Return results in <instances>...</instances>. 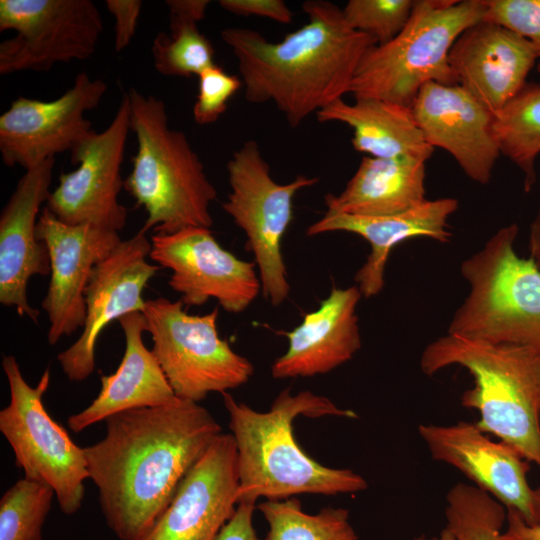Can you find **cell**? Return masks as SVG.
Returning <instances> with one entry per match:
<instances>
[{
  "label": "cell",
  "mask_w": 540,
  "mask_h": 540,
  "mask_svg": "<svg viewBox=\"0 0 540 540\" xmlns=\"http://www.w3.org/2000/svg\"><path fill=\"white\" fill-rule=\"evenodd\" d=\"M104 422V437L84 447L89 479L115 536L140 540L222 427L205 407L178 397Z\"/></svg>",
  "instance_id": "6da1fadb"
},
{
  "label": "cell",
  "mask_w": 540,
  "mask_h": 540,
  "mask_svg": "<svg viewBox=\"0 0 540 540\" xmlns=\"http://www.w3.org/2000/svg\"><path fill=\"white\" fill-rule=\"evenodd\" d=\"M2 368L10 399L0 411V432L14 453L15 464L25 477L52 487L64 514H75L82 505L89 475L84 448L72 441L44 406L49 369L33 387L24 379L13 355H3Z\"/></svg>",
  "instance_id": "9c48e42d"
},
{
  "label": "cell",
  "mask_w": 540,
  "mask_h": 540,
  "mask_svg": "<svg viewBox=\"0 0 540 540\" xmlns=\"http://www.w3.org/2000/svg\"><path fill=\"white\" fill-rule=\"evenodd\" d=\"M150 260L171 270L168 285L186 307L210 298L227 312L241 313L261 291L255 262L239 259L224 249L210 228L188 227L151 239Z\"/></svg>",
  "instance_id": "4fadbf2b"
},
{
  "label": "cell",
  "mask_w": 540,
  "mask_h": 540,
  "mask_svg": "<svg viewBox=\"0 0 540 540\" xmlns=\"http://www.w3.org/2000/svg\"><path fill=\"white\" fill-rule=\"evenodd\" d=\"M485 10L484 0H415L404 29L365 53L348 93L412 107L425 84H458L449 52L463 31L483 20Z\"/></svg>",
  "instance_id": "8992f818"
},
{
  "label": "cell",
  "mask_w": 540,
  "mask_h": 540,
  "mask_svg": "<svg viewBox=\"0 0 540 540\" xmlns=\"http://www.w3.org/2000/svg\"><path fill=\"white\" fill-rule=\"evenodd\" d=\"M36 233L49 253L50 281L41 306L49 321L48 343L55 345L83 328L91 273L122 239L119 232L90 224H66L46 207L39 215Z\"/></svg>",
  "instance_id": "e0dca14e"
},
{
  "label": "cell",
  "mask_w": 540,
  "mask_h": 540,
  "mask_svg": "<svg viewBox=\"0 0 540 540\" xmlns=\"http://www.w3.org/2000/svg\"><path fill=\"white\" fill-rule=\"evenodd\" d=\"M198 79L193 119L198 125H211L227 110L229 100L243 83L240 77L225 72L216 64L202 71Z\"/></svg>",
  "instance_id": "d6a6232c"
},
{
  "label": "cell",
  "mask_w": 540,
  "mask_h": 540,
  "mask_svg": "<svg viewBox=\"0 0 540 540\" xmlns=\"http://www.w3.org/2000/svg\"><path fill=\"white\" fill-rule=\"evenodd\" d=\"M130 130V106L125 92L108 127L101 132L92 130L71 151V162L77 168L61 174L45 206L58 220L116 232L124 228L127 209L118 197L124 188L121 165Z\"/></svg>",
  "instance_id": "7c38bea8"
},
{
  "label": "cell",
  "mask_w": 540,
  "mask_h": 540,
  "mask_svg": "<svg viewBox=\"0 0 540 540\" xmlns=\"http://www.w3.org/2000/svg\"><path fill=\"white\" fill-rule=\"evenodd\" d=\"M316 118L351 127L353 148L366 156L427 161L435 150L421 132L412 107L377 99H355L350 104L341 98L318 111Z\"/></svg>",
  "instance_id": "484cf974"
},
{
  "label": "cell",
  "mask_w": 540,
  "mask_h": 540,
  "mask_svg": "<svg viewBox=\"0 0 540 540\" xmlns=\"http://www.w3.org/2000/svg\"><path fill=\"white\" fill-rule=\"evenodd\" d=\"M105 6L114 17V48L117 52L131 42L141 13L140 0H106Z\"/></svg>",
  "instance_id": "e575fe53"
},
{
  "label": "cell",
  "mask_w": 540,
  "mask_h": 540,
  "mask_svg": "<svg viewBox=\"0 0 540 540\" xmlns=\"http://www.w3.org/2000/svg\"><path fill=\"white\" fill-rule=\"evenodd\" d=\"M302 9L308 22L279 42L244 27L221 31L237 59L245 99L272 102L292 128L348 93L361 59L377 45L330 1L307 0Z\"/></svg>",
  "instance_id": "7a4b0ae2"
},
{
  "label": "cell",
  "mask_w": 540,
  "mask_h": 540,
  "mask_svg": "<svg viewBox=\"0 0 540 540\" xmlns=\"http://www.w3.org/2000/svg\"><path fill=\"white\" fill-rule=\"evenodd\" d=\"M431 457L451 465L528 525L540 523V487L527 478L530 462L503 441H492L475 423L420 424Z\"/></svg>",
  "instance_id": "2e32d148"
},
{
  "label": "cell",
  "mask_w": 540,
  "mask_h": 540,
  "mask_svg": "<svg viewBox=\"0 0 540 540\" xmlns=\"http://www.w3.org/2000/svg\"><path fill=\"white\" fill-rule=\"evenodd\" d=\"M445 518L455 540H504L506 508L475 485L457 483L448 491Z\"/></svg>",
  "instance_id": "f1b7e54d"
},
{
  "label": "cell",
  "mask_w": 540,
  "mask_h": 540,
  "mask_svg": "<svg viewBox=\"0 0 540 540\" xmlns=\"http://www.w3.org/2000/svg\"><path fill=\"white\" fill-rule=\"evenodd\" d=\"M152 352L176 397L199 403L211 392L224 393L249 381L253 364L219 336L215 307L191 315L181 300H146L142 311Z\"/></svg>",
  "instance_id": "ba28073f"
},
{
  "label": "cell",
  "mask_w": 540,
  "mask_h": 540,
  "mask_svg": "<svg viewBox=\"0 0 540 540\" xmlns=\"http://www.w3.org/2000/svg\"><path fill=\"white\" fill-rule=\"evenodd\" d=\"M457 365L473 377L461 405L479 413L475 423L540 468V356L514 344H494L446 334L420 358L428 376Z\"/></svg>",
  "instance_id": "277c9868"
},
{
  "label": "cell",
  "mask_w": 540,
  "mask_h": 540,
  "mask_svg": "<svg viewBox=\"0 0 540 540\" xmlns=\"http://www.w3.org/2000/svg\"><path fill=\"white\" fill-rule=\"evenodd\" d=\"M425 177L426 161L364 156L343 191L325 196V213L384 216L408 211L427 200Z\"/></svg>",
  "instance_id": "d4e9b609"
},
{
  "label": "cell",
  "mask_w": 540,
  "mask_h": 540,
  "mask_svg": "<svg viewBox=\"0 0 540 540\" xmlns=\"http://www.w3.org/2000/svg\"><path fill=\"white\" fill-rule=\"evenodd\" d=\"M458 200L444 197L426 200L422 204L399 214L359 216L325 213L311 224L307 236L327 232L345 231L357 234L369 242L371 252L357 271L354 280L362 296L379 294L384 285L385 267L392 249L404 240L426 237L447 243L452 236L448 219L458 209Z\"/></svg>",
  "instance_id": "603a6c76"
},
{
  "label": "cell",
  "mask_w": 540,
  "mask_h": 540,
  "mask_svg": "<svg viewBox=\"0 0 540 540\" xmlns=\"http://www.w3.org/2000/svg\"><path fill=\"white\" fill-rule=\"evenodd\" d=\"M197 24L169 19V33L155 36L151 53L161 75L189 78L215 65L214 47Z\"/></svg>",
  "instance_id": "f546056e"
},
{
  "label": "cell",
  "mask_w": 540,
  "mask_h": 540,
  "mask_svg": "<svg viewBox=\"0 0 540 540\" xmlns=\"http://www.w3.org/2000/svg\"><path fill=\"white\" fill-rule=\"evenodd\" d=\"M222 395L237 452L239 502L256 504L259 498L285 500L305 493L332 496L367 489L363 476L314 460L294 436L293 423L299 416L356 419L354 411L308 390L292 395L284 389L266 412L236 401L228 392Z\"/></svg>",
  "instance_id": "3957f363"
},
{
  "label": "cell",
  "mask_w": 540,
  "mask_h": 540,
  "mask_svg": "<svg viewBox=\"0 0 540 540\" xmlns=\"http://www.w3.org/2000/svg\"><path fill=\"white\" fill-rule=\"evenodd\" d=\"M506 521L504 540H540V523L528 525L514 511H507Z\"/></svg>",
  "instance_id": "f35d334b"
},
{
  "label": "cell",
  "mask_w": 540,
  "mask_h": 540,
  "mask_svg": "<svg viewBox=\"0 0 540 540\" xmlns=\"http://www.w3.org/2000/svg\"><path fill=\"white\" fill-rule=\"evenodd\" d=\"M107 91L101 79L86 72L50 101L19 96L0 115V153L8 167L29 170L58 153L71 151L93 130L86 118Z\"/></svg>",
  "instance_id": "5bb4252c"
},
{
  "label": "cell",
  "mask_w": 540,
  "mask_h": 540,
  "mask_svg": "<svg viewBox=\"0 0 540 540\" xmlns=\"http://www.w3.org/2000/svg\"><path fill=\"white\" fill-rule=\"evenodd\" d=\"M127 95L137 151L124 188L147 213L140 230L170 234L211 228L210 205L217 191L187 136L169 127L163 100L134 88Z\"/></svg>",
  "instance_id": "5b68a950"
},
{
  "label": "cell",
  "mask_w": 540,
  "mask_h": 540,
  "mask_svg": "<svg viewBox=\"0 0 540 540\" xmlns=\"http://www.w3.org/2000/svg\"><path fill=\"white\" fill-rule=\"evenodd\" d=\"M151 241L139 230L122 240L93 269L85 290L86 318L78 339L57 360L73 382L87 379L95 369V348L102 331L127 314L142 312L143 291L160 269L148 261Z\"/></svg>",
  "instance_id": "9a60e30c"
},
{
  "label": "cell",
  "mask_w": 540,
  "mask_h": 540,
  "mask_svg": "<svg viewBox=\"0 0 540 540\" xmlns=\"http://www.w3.org/2000/svg\"><path fill=\"white\" fill-rule=\"evenodd\" d=\"M412 111L426 141L447 151L473 181L489 183L500 150L494 114L461 85L425 84Z\"/></svg>",
  "instance_id": "ffe728a7"
},
{
  "label": "cell",
  "mask_w": 540,
  "mask_h": 540,
  "mask_svg": "<svg viewBox=\"0 0 540 540\" xmlns=\"http://www.w3.org/2000/svg\"><path fill=\"white\" fill-rule=\"evenodd\" d=\"M413 540H455V537L452 532L445 526V528H443L436 536L427 537L426 535L421 534L414 537Z\"/></svg>",
  "instance_id": "60d3db41"
},
{
  "label": "cell",
  "mask_w": 540,
  "mask_h": 540,
  "mask_svg": "<svg viewBox=\"0 0 540 540\" xmlns=\"http://www.w3.org/2000/svg\"><path fill=\"white\" fill-rule=\"evenodd\" d=\"M208 0H167L169 19L198 23L205 18Z\"/></svg>",
  "instance_id": "74e56055"
},
{
  "label": "cell",
  "mask_w": 540,
  "mask_h": 540,
  "mask_svg": "<svg viewBox=\"0 0 540 540\" xmlns=\"http://www.w3.org/2000/svg\"><path fill=\"white\" fill-rule=\"evenodd\" d=\"M55 158L26 170L0 215V303L38 324L40 312L28 301L34 275L50 274L47 246L37 238L41 206L51 193Z\"/></svg>",
  "instance_id": "d6986e66"
},
{
  "label": "cell",
  "mask_w": 540,
  "mask_h": 540,
  "mask_svg": "<svg viewBox=\"0 0 540 540\" xmlns=\"http://www.w3.org/2000/svg\"><path fill=\"white\" fill-rule=\"evenodd\" d=\"M255 508L254 503L239 502L234 514L215 540H261L253 524Z\"/></svg>",
  "instance_id": "8d00e7d4"
},
{
  "label": "cell",
  "mask_w": 540,
  "mask_h": 540,
  "mask_svg": "<svg viewBox=\"0 0 540 540\" xmlns=\"http://www.w3.org/2000/svg\"><path fill=\"white\" fill-rule=\"evenodd\" d=\"M529 252L530 258L540 270V201L535 217L530 225Z\"/></svg>",
  "instance_id": "ab89813d"
},
{
  "label": "cell",
  "mask_w": 540,
  "mask_h": 540,
  "mask_svg": "<svg viewBox=\"0 0 540 540\" xmlns=\"http://www.w3.org/2000/svg\"><path fill=\"white\" fill-rule=\"evenodd\" d=\"M537 60L527 39L487 20L463 31L449 52L458 84L494 115L524 87Z\"/></svg>",
  "instance_id": "44dd1931"
},
{
  "label": "cell",
  "mask_w": 540,
  "mask_h": 540,
  "mask_svg": "<svg viewBox=\"0 0 540 540\" xmlns=\"http://www.w3.org/2000/svg\"><path fill=\"white\" fill-rule=\"evenodd\" d=\"M483 20L503 25L527 39L536 51L540 73V0H484Z\"/></svg>",
  "instance_id": "836d02e7"
},
{
  "label": "cell",
  "mask_w": 540,
  "mask_h": 540,
  "mask_svg": "<svg viewBox=\"0 0 540 540\" xmlns=\"http://www.w3.org/2000/svg\"><path fill=\"white\" fill-rule=\"evenodd\" d=\"M362 294L357 285L332 287L318 309L307 313L290 331L287 351L271 365L275 379L326 374L353 358L361 348L356 314Z\"/></svg>",
  "instance_id": "7402d4cb"
},
{
  "label": "cell",
  "mask_w": 540,
  "mask_h": 540,
  "mask_svg": "<svg viewBox=\"0 0 540 540\" xmlns=\"http://www.w3.org/2000/svg\"><path fill=\"white\" fill-rule=\"evenodd\" d=\"M118 322L125 338L121 362L113 374L101 376V389L91 404L67 419L73 432L121 412L157 407L177 398L154 353L144 344V314L130 313Z\"/></svg>",
  "instance_id": "cb8c5ba5"
},
{
  "label": "cell",
  "mask_w": 540,
  "mask_h": 540,
  "mask_svg": "<svg viewBox=\"0 0 540 540\" xmlns=\"http://www.w3.org/2000/svg\"><path fill=\"white\" fill-rule=\"evenodd\" d=\"M519 228H500L461 264L469 293L448 334L494 344L528 347L540 356V270L517 255Z\"/></svg>",
  "instance_id": "52a82bcc"
},
{
  "label": "cell",
  "mask_w": 540,
  "mask_h": 540,
  "mask_svg": "<svg viewBox=\"0 0 540 540\" xmlns=\"http://www.w3.org/2000/svg\"><path fill=\"white\" fill-rule=\"evenodd\" d=\"M226 167L231 192L222 208L247 237L246 248L254 255L261 293L278 306L290 292L281 242L293 219V200L318 178L299 175L289 183H277L252 139L232 154Z\"/></svg>",
  "instance_id": "30bf717a"
},
{
  "label": "cell",
  "mask_w": 540,
  "mask_h": 540,
  "mask_svg": "<svg viewBox=\"0 0 540 540\" xmlns=\"http://www.w3.org/2000/svg\"><path fill=\"white\" fill-rule=\"evenodd\" d=\"M414 4V0H349L342 12L352 29L383 45L404 29Z\"/></svg>",
  "instance_id": "1f68e13d"
},
{
  "label": "cell",
  "mask_w": 540,
  "mask_h": 540,
  "mask_svg": "<svg viewBox=\"0 0 540 540\" xmlns=\"http://www.w3.org/2000/svg\"><path fill=\"white\" fill-rule=\"evenodd\" d=\"M56 494L52 487L24 476L0 499V540H42V528Z\"/></svg>",
  "instance_id": "4dcf8cb0"
},
{
  "label": "cell",
  "mask_w": 540,
  "mask_h": 540,
  "mask_svg": "<svg viewBox=\"0 0 540 540\" xmlns=\"http://www.w3.org/2000/svg\"><path fill=\"white\" fill-rule=\"evenodd\" d=\"M493 132L500 154L523 173V187L530 192L537 181L540 154V83L527 82L496 115Z\"/></svg>",
  "instance_id": "4316f807"
},
{
  "label": "cell",
  "mask_w": 540,
  "mask_h": 540,
  "mask_svg": "<svg viewBox=\"0 0 540 540\" xmlns=\"http://www.w3.org/2000/svg\"><path fill=\"white\" fill-rule=\"evenodd\" d=\"M218 3L235 15L264 17L281 24H289L293 19V12L282 0H220Z\"/></svg>",
  "instance_id": "d590c367"
},
{
  "label": "cell",
  "mask_w": 540,
  "mask_h": 540,
  "mask_svg": "<svg viewBox=\"0 0 540 540\" xmlns=\"http://www.w3.org/2000/svg\"><path fill=\"white\" fill-rule=\"evenodd\" d=\"M237 452L222 432L185 475L170 503L140 540H215L238 498Z\"/></svg>",
  "instance_id": "ac0fdd59"
},
{
  "label": "cell",
  "mask_w": 540,
  "mask_h": 540,
  "mask_svg": "<svg viewBox=\"0 0 540 540\" xmlns=\"http://www.w3.org/2000/svg\"><path fill=\"white\" fill-rule=\"evenodd\" d=\"M257 509L268 526L264 540H359L344 508H324L309 514L297 498L291 497L266 500Z\"/></svg>",
  "instance_id": "83f0119b"
},
{
  "label": "cell",
  "mask_w": 540,
  "mask_h": 540,
  "mask_svg": "<svg viewBox=\"0 0 540 540\" xmlns=\"http://www.w3.org/2000/svg\"><path fill=\"white\" fill-rule=\"evenodd\" d=\"M0 74L48 71L58 63L90 58L103 31L91 0H0Z\"/></svg>",
  "instance_id": "8fae6325"
}]
</instances>
